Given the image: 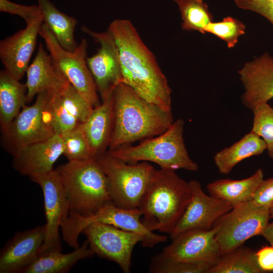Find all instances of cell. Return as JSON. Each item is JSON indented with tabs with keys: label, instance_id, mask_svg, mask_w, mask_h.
<instances>
[{
	"label": "cell",
	"instance_id": "cell-1",
	"mask_svg": "<svg viewBox=\"0 0 273 273\" xmlns=\"http://www.w3.org/2000/svg\"><path fill=\"white\" fill-rule=\"evenodd\" d=\"M107 30L118 50L122 82L147 101L171 111V89L167 80L132 23L115 19Z\"/></svg>",
	"mask_w": 273,
	"mask_h": 273
},
{
	"label": "cell",
	"instance_id": "cell-2",
	"mask_svg": "<svg viewBox=\"0 0 273 273\" xmlns=\"http://www.w3.org/2000/svg\"><path fill=\"white\" fill-rule=\"evenodd\" d=\"M114 124L109 150L158 135L173 122L167 111L139 95L124 83L113 92Z\"/></svg>",
	"mask_w": 273,
	"mask_h": 273
},
{
	"label": "cell",
	"instance_id": "cell-3",
	"mask_svg": "<svg viewBox=\"0 0 273 273\" xmlns=\"http://www.w3.org/2000/svg\"><path fill=\"white\" fill-rule=\"evenodd\" d=\"M190 184L175 171L154 168L139 207L150 231L171 234L191 200Z\"/></svg>",
	"mask_w": 273,
	"mask_h": 273
},
{
	"label": "cell",
	"instance_id": "cell-4",
	"mask_svg": "<svg viewBox=\"0 0 273 273\" xmlns=\"http://www.w3.org/2000/svg\"><path fill=\"white\" fill-rule=\"evenodd\" d=\"M56 170L67 196L69 215L89 217L112 201L107 177L96 159L68 161Z\"/></svg>",
	"mask_w": 273,
	"mask_h": 273
},
{
	"label": "cell",
	"instance_id": "cell-5",
	"mask_svg": "<svg viewBox=\"0 0 273 273\" xmlns=\"http://www.w3.org/2000/svg\"><path fill=\"white\" fill-rule=\"evenodd\" d=\"M184 124V120L179 118L158 135L145 139L135 146L128 145L108 151L129 163L152 162L162 169L196 171L198 164L190 158L185 144Z\"/></svg>",
	"mask_w": 273,
	"mask_h": 273
},
{
	"label": "cell",
	"instance_id": "cell-6",
	"mask_svg": "<svg viewBox=\"0 0 273 273\" xmlns=\"http://www.w3.org/2000/svg\"><path fill=\"white\" fill-rule=\"evenodd\" d=\"M142 216L139 208H124L110 201L89 217L69 215L61 224V231L64 241L74 249L79 247L78 238L84 229L95 222L112 225L141 235L143 238L141 243L144 247L152 248L166 242V236L157 235L145 226L142 221Z\"/></svg>",
	"mask_w": 273,
	"mask_h": 273
},
{
	"label": "cell",
	"instance_id": "cell-7",
	"mask_svg": "<svg viewBox=\"0 0 273 273\" xmlns=\"http://www.w3.org/2000/svg\"><path fill=\"white\" fill-rule=\"evenodd\" d=\"M96 159L107 177L112 202L124 208H139L154 167L148 162L127 163L108 151Z\"/></svg>",
	"mask_w": 273,
	"mask_h": 273
},
{
	"label": "cell",
	"instance_id": "cell-8",
	"mask_svg": "<svg viewBox=\"0 0 273 273\" xmlns=\"http://www.w3.org/2000/svg\"><path fill=\"white\" fill-rule=\"evenodd\" d=\"M37 94L35 102L24 106L2 133V145L12 155L23 147L55 134L50 109L52 93Z\"/></svg>",
	"mask_w": 273,
	"mask_h": 273
},
{
	"label": "cell",
	"instance_id": "cell-9",
	"mask_svg": "<svg viewBox=\"0 0 273 273\" xmlns=\"http://www.w3.org/2000/svg\"><path fill=\"white\" fill-rule=\"evenodd\" d=\"M39 35L43 39L54 63L68 81L95 108L101 103L94 78L88 67V43L83 38L73 51L64 49L48 27L42 24Z\"/></svg>",
	"mask_w": 273,
	"mask_h": 273
},
{
	"label": "cell",
	"instance_id": "cell-10",
	"mask_svg": "<svg viewBox=\"0 0 273 273\" xmlns=\"http://www.w3.org/2000/svg\"><path fill=\"white\" fill-rule=\"evenodd\" d=\"M270 218L269 208L258 205L252 200L234 207L213 226L216 229L215 237L221 254L260 235Z\"/></svg>",
	"mask_w": 273,
	"mask_h": 273
},
{
	"label": "cell",
	"instance_id": "cell-11",
	"mask_svg": "<svg viewBox=\"0 0 273 273\" xmlns=\"http://www.w3.org/2000/svg\"><path fill=\"white\" fill-rule=\"evenodd\" d=\"M89 248L98 257L117 263L125 273H129L133 249L142 237L112 225L95 222L82 232Z\"/></svg>",
	"mask_w": 273,
	"mask_h": 273
},
{
	"label": "cell",
	"instance_id": "cell-12",
	"mask_svg": "<svg viewBox=\"0 0 273 273\" xmlns=\"http://www.w3.org/2000/svg\"><path fill=\"white\" fill-rule=\"evenodd\" d=\"M30 178L40 187L43 196L46 237L40 253L49 251H61L59 231L62 223L69 215V206L59 173L54 169Z\"/></svg>",
	"mask_w": 273,
	"mask_h": 273
},
{
	"label": "cell",
	"instance_id": "cell-13",
	"mask_svg": "<svg viewBox=\"0 0 273 273\" xmlns=\"http://www.w3.org/2000/svg\"><path fill=\"white\" fill-rule=\"evenodd\" d=\"M81 31L100 44L97 53L86 58V62L103 100L111 95L116 86L122 82L118 50L108 30L98 33L82 25Z\"/></svg>",
	"mask_w": 273,
	"mask_h": 273
},
{
	"label": "cell",
	"instance_id": "cell-14",
	"mask_svg": "<svg viewBox=\"0 0 273 273\" xmlns=\"http://www.w3.org/2000/svg\"><path fill=\"white\" fill-rule=\"evenodd\" d=\"M216 229H193L179 234L161 254L169 259L187 262H204L214 264L221 255L215 237Z\"/></svg>",
	"mask_w": 273,
	"mask_h": 273
},
{
	"label": "cell",
	"instance_id": "cell-15",
	"mask_svg": "<svg viewBox=\"0 0 273 273\" xmlns=\"http://www.w3.org/2000/svg\"><path fill=\"white\" fill-rule=\"evenodd\" d=\"M189 182L191 200L175 229L170 234L171 239L190 230H210L218 219L234 207L226 201L206 194L198 181L192 180Z\"/></svg>",
	"mask_w": 273,
	"mask_h": 273
},
{
	"label": "cell",
	"instance_id": "cell-16",
	"mask_svg": "<svg viewBox=\"0 0 273 273\" xmlns=\"http://www.w3.org/2000/svg\"><path fill=\"white\" fill-rule=\"evenodd\" d=\"M93 108L69 82L52 92L50 109L55 133L62 135L79 126Z\"/></svg>",
	"mask_w": 273,
	"mask_h": 273
},
{
	"label": "cell",
	"instance_id": "cell-17",
	"mask_svg": "<svg viewBox=\"0 0 273 273\" xmlns=\"http://www.w3.org/2000/svg\"><path fill=\"white\" fill-rule=\"evenodd\" d=\"M46 237V224L17 233L1 251L0 272L22 273L40 254Z\"/></svg>",
	"mask_w": 273,
	"mask_h": 273
},
{
	"label": "cell",
	"instance_id": "cell-18",
	"mask_svg": "<svg viewBox=\"0 0 273 273\" xmlns=\"http://www.w3.org/2000/svg\"><path fill=\"white\" fill-rule=\"evenodd\" d=\"M42 24L41 16L0 41V59L5 70L19 80L28 68Z\"/></svg>",
	"mask_w": 273,
	"mask_h": 273
},
{
	"label": "cell",
	"instance_id": "cell-19",
	"mask_svg": "<svg viewBox=\"0 0 273 273\" xmlns=\"http://www.w3.org/2000/svg\"><path fill=\"white\" fill-rule=\"evenodd\" d=\"M244 85V106L251 111L273 98V57L265 53L245 63L238 71Z\"/></svg>",
	"mask_w": 273,
	"mask_h": 273
},
{
	"label": "cell",
	"instance_id": "cell-20",
	"mask_svg": "<svg viewBox=\"0 0 273 273\" xmlns=\"http://www.w3.org/2000/svg\"><path fill=\"white\" fill-rule=\"evenodd\" d=\"M61 135L55 134L40 141L27 145L13 155L14 168L20 174L28 176L49 172L61 155H63Z\"/></svg>",
	"mask_w": 273,
	"mask_h": 273
},
{
	"label": "cell",
	"instance_id": "cell-21",
	"mask_svg": "<svg viewBox=\"0 0 273 273\" xmlns=\"http://www.w3.org/2000/svg\"><path fill=\"white\" fill-rule=\"evenodd\" d=\"M26 73L27 103L39 93L44 91L56 92L69 82L41 43H39L36 56Z\"/></svg>",
	"mask_w": 273,
	"mask_h": 273
},
{
	"label": "cell",
	"instance_id": "cell-22",
	"mask_svg": "<svg viewBox=\"0 0 273 273\" xmlns=\"http://www.w3.org/2000/svg\"><path fill=\"white\" fill-rule=\"evenodd\" d=\"M114 124L113 93L102 100L81 125L94 157L97 159L109 148Z\"/></svg>",
	"mask_w": 273,
	"mask_h": 273
},
{
	"label": "cell",
	"instance_id": "cell-23",
	"mask_svg": "<svg viewBox=\"0 0 273 273\" xmlns=\"http://www.w3.org/2000/svg\"><path fill=\"white\" fill-rule=\"evenodd\" d=\"M263 179V170L259 168L247 178L217 179L208 184L206 188L210 196L226 201L235 207L253 200Z\"/></svg>",
	"mask_w": 273,
	"mask_h": 273
},
{
	"label": "cell",
	"instance_id": "cell-24",
	"mask_svg": "<svg viewBox=\"0 0 273 273\" xmlns=\"http://www.w3.org/2000/svg\"><path fill=\"white\" fill-rule=\"evenodd\" d=\"M94 255L86 240L71 252L63 253L61 251L54 250L40 253L22 273L67 272L78 261Z\"/></svg>",
	"mask_w": 273,
	"mask_h": 273
},
{
	"label": "cell",
	"instance_id": "cell-25",
	"mask_svg": "<svg viewBox=\"0 0 273 273\" xmlns=\"http://www.w3.org/2000/svg\"><path fill=\"white\" fill-rule=\"evenodd\" d=\"M27 103L25 83L5 69L0 71V124L5 130Z\"/></svg>",
	"mask_w": 273,
	"mask_h": 273
},
{
	"label": "cell",
	"instance_id": "cell-26",
	"mask_svg": "<svg viewBox=\"0 0 273 273\" xmlns=\"http://www.w3.org/2000/svg\"><path fill=\"white\" fill-rule=\"evenodd\" d=\"M266 150L265 143L250 131L231 146L218 152L214 156V163L222 174H228L243 160L261 154Z\"/></svg>",
	"mask_w": 273,
	"mask_h": 273
},
{
	"label": "cell",
	"instance_id": "cell-27",
	"mask_svg": "<svg viewBox=\"0 0 273 273\" xmlns=\"http://www.w3.org/2000/svg\"><path fill=\"white\" fill-rule=\"evenodd\" d=\"M42 23L65 50L73 51L78 44L74 38L76 19L60 11L49 0H37Z\"/></svg>",
	"mask_w": 273,
	"mask_h": 273
},
{
	"label": "cell",
	"instance_id": "cell-28",
	"mask_svg": "<svg viewBox=\"0 0 273 273\" xmlns=\"http://www.w3.org/2000/svg\"><path fill=\"white\" fill-rule=\"evenodd\" d=\"M208 273H263L256 259V251L243 245L220 255Z\"/></svg>",
	"mask_w": 273,
	"mask_h": 273
},
{
	"label": "cell",
	"instance_id": "cell-29",
	"mask_svg": "<svg viewBox=\"0 0 273 273\" xmlns=\"http://www.w3.org/2000/svg\"><path fill=\"white\" fill-rule=\"evenodd\" d=\"M173 1L177 4L181 14L182 29L204 34V28L213 20L207 4L203 0Z\"/></svg>",
	"mask_w": 273,
	"mask_h": 273
},
{
	"label": "cell",
	"instance_id": "cell-30",
	"mask_svg": "<svg viewBox=\"0 0 273 273\" xmlns=\"http://www.w3.org/2000/svg\"><path fill=\"white\" fill-rule=\"evenodd\" d=\"M61 135L63 141V155L68 161L95 159L81 125Z\"/></svg>",
	"mask_w": 273,
	"mask_h": 273
},
{
	"label": "cell",
	"instance_id": "cell-31",
	"mask_svg": "<svg viewBox=\"0 0 273 273\" xmlns=\"http://www.w3.org/2000/svg\"><path fill=\"white\" fill-rule=\"evenodd\" d=\"M212 265L204 262L174 261L160 253L152 259L149 270L152 273H208Z\"/></svg>",
	"mask_w": 273,
	"mask_h": 273
},
{
	"label": "cell",
	"instance_id": "cell-32",
	"mask_svg": "<svg viewBox=\"0 0 273 273\" xmlns=\"http://www.w3.org/2000/svg\"><path fill=\"white\" fill-rule=\"evenodd\" d=\"M253 114L251 131L265 143L268 156L273 159V107L267 103L258 105L252 110Z\"/></svg>",
	"mask_w": 273,
	"mask_h": 273
},
{
	"label": "cell",
	"instance_id": "cell-33",
	"mask_svg": "<svg viewBox=\"0 0 273 273\" xmlns=\"http://www.w3.org/2000/svg\"><path fill=\"white\" fill-rule=\"evenodd\" d=\"M204 32L216 35L225 41L229 48H232L237 43L239 37L245 34V26L240 20L229 16L221 21L209 23Z\"/></svg>",
	"mask_w": 273,
	"mask_h": 273
},
{
	"label": "cell",
	"instance_id": "cell-34",
	"mask_svg": "<svg viewBox=\"0 0 273 273\" xmlns=\"http://www.w3.org/2000/svg\"><path fill=\"white\" fill-rule=\"evenodd\" d=\"M0 11L18 15L25 21L26 24L33 22L41 16L38 5L26 6L9 0H0Z\"/></svg>",
	"mask_w": 273,
	"mask_h": 273
},
{
	"label": "cell",
	"instance_id": "cell-35",
	"mask_svg": "<svg viewBox=\"0 0 273 273\" xmlns=\"http://www.w3.org/2000/svg\"><path fill=\"white\" fill-rule=\"evenodd\" d=\"M241 9L257 13L273 25V0H234Z\"/></svg>",
	"mask_w": 273,
	"mask_h": 273
},
{
	"label": "cell",
	"instance_id": "cell-36",
	"mask_svg": "<svg viewBox=\"0 0 273 273\" xmlns=\"http://www.w3.org/2000/svg\"><path fill=\"white\" fill-rule=\"evenodd\" d=\"M252 201L258 205L269 208L273 205V177L263 179Z\"/></svg>",
	"mask_w": 273,
	"mask_h": 273
},
{
	"label": "cell",
	"instance_id": "cell-37",
	"mask_svg": "<svg viewBox=\"0 0 273 273\" xmlns=\"http://www.w3.org/2000/svg\"><path fill=\"white\" fill-rule=\"evenodd\" d=\"M257 263L264 272H273V247L262 246L256 251Z\"/></svg>",
	"mask_w": 273,
	"mask_h": 273
},
{
	"label": "cell",
	"instance_id": "cell-38",
	"mask_svg": "<svg viewBox=\"0 0 273 273\" xmlns=\"http://www.w3.org/2000/svg\"><path fill=\"white\" fill-rule=\"evenodd\" d=\"M273 247V221L268 222L261 235Z\"/></svg>",
	"mask_w": 273,
	"mask_h": 273
},
{
	"label": "cell",
	"instance_id": "cell-39",
	"mask_svg": "<svg viewBox=\"0 0 273 273\" xmlns=\"http://www.w3.org/2000/svg\"><path fill=\"white\" fill-rule=\"evenodd\" d=\"M269 213L270 218H273V205L269 208Z\"/></svg>",
	"mask_w": 273,
	"mask_h": 273
}]
</instances>
